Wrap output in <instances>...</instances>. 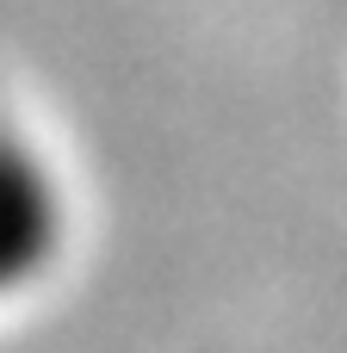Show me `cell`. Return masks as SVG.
I'll return each mask as SVG.
<instances>
[{
    "label": "cell",
    "mask_w": 347,
    "mask_h": 353,
    "mask_svg": "<svg viewBox=\"0 0 347 353\" xmlns=\"http://www.w3.org/2000/svg\"><path fill=\"white\" fill-rule=\"evenodd\" d=\"M62 236V199L43 161L0 130V292L25 285Z\"/></svg>",
    "instance_id": "6da1fadb"
}]
</instances>
